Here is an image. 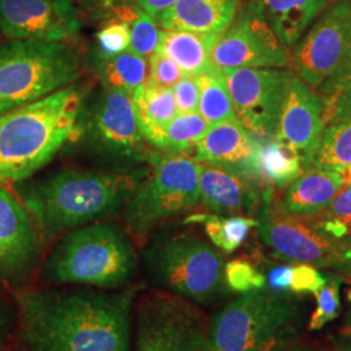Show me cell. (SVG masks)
Returning a JSON list of instances; mask_svg holds the SVG:
<instances>
[{"instance_id": "obj_9", "label": "cell", "mask_w": 351, "mask_h": 351, "mask_svg": "<svg viewBox=\"0 0 351 351\" xmlns=\"http://www.w3.org/2000/svg\"><path fill=\"white\" fill-rule=\"evenodd\" d=\"M75 133L111 169L136 168L155 155L142 136L133 98L124 91L101 88L91 101L82 103Z\"/></svg>"}, {"instance_id": "obj_22", "label": "cell", "mask_w": 351, "mask_h": 351, "mask_svg": "<svg viewBox=\"0 0 351 351\" xmlns=\"http://www.w3.org/2000/svg\"><path fill=\"white\" fill-rule=\"evenodd\" d=\"M221 34L160 30L156 51L173 60L184 75H199L213 69L211 53Z\"/></svg>"}, {"instance_id": "obj_34", "label": "cell", "mask_w": 351, "mask_h": 351, "mask_svg": "<svg viewBox=\"0 0 351 351\" xmlns=\"http://www.w3.org/2000/svg\"><path fill=\"white\" fill-rule=\"evenodd\" d=\"M226 288L233 293H249L263 289L265 276L249 261L234 259L224 265Z\"/></svg>"}, {"instance_id": "obj_29", "label": "cell", "mask_w": 351, "mask_h": 351, "mask_svg": "<svg viewBox=\"0 0 351 351\" xmlns=\"http://www.w3.org/2000/svg\"><path fill=\"white\" fill-rule=\"evenodd\" d=\"M326 125L351 119V53L339 69L319 86Z\"/></svg>"}, {"instance_id": "obj_26", "label": "cell", "mask_w": 351, "mask_h": 351, "mask_svg": "<svg viewBox=\"0 0 351 351\" xmlns=\"http://www.w3.org/2000/svg\"><path fill=\"white\" fill-rule=\"evenodd\" d=\"M300 158L275 138L261 142L258 154V172L261 181L267 186L284 188L303 173Z\"/></svg>"}, {"instance_id": "obj_39", "label": "cell", "mask_w": 351, "mask_h": 351, "mask_svg": "<svg viewBox=\"0 0 351 351\" xmlns=\"http://www.w3.org/2000/svg\"><path fill=\"white\" fill-rule=\"evenodd\" d=\"M16 324L17 319L14 306L0 295V351H8Z\"/></svg>"}, {"instance_id": "obj_2", "label": "cell", "mask_w": 351, "mask_h": 351, "mask_svg": "<svg viewBox=\"0 0 351 351\" xmlns=\"http://www.w3.org/2000/svg\"><path fill=\"white\" fill-rule=\"evenodd\" d=\"M149 172L147 167L97 172L63 171L20 184L17 190L40 239L46 241L124 210Z\"/></svg>"}, {"instance_id": "obj_16", "label": "cell", "mask_w": 351, "mask_h": 351, "mask_svg": "<svg viewBox=\"0 0 351 351\" xmlns=\"http://www.w3.org/2000/svg\"><path fill=\"white\" fill-rule=\"evenodd\" d=\"M80 29L73 0H0V32L10 39L66 43Z\"/></svg>"}, {"instance_id": "obj_11", "label": "cell", "mask_w": 351, "mask_h": 351, "mask_svg": "<svg viewBox=\"0 0 351 351\" xmlns=\"http://www.w3.org/2000/svg\"><path fill=\"white\" fill-rule=\"evenodd\" d=\"M134 308L136 351H211L208 326L191 302L154 289Z\"/></svg>"}, {"instance_id": "obj_3", "label": "cell", "mask_w": 351, "mask_h": 351, "mask_svg": "<svg viewBox=\"0 0 351 351\" xmlns=\"http://www.w3.org/2000/svg\"><path fill=\"white\" fill-rule=\"evenodd\" d=\"M139 259L130 234L112 223L71 230L39 267L43 287H90L119 290L134 285Z\"/></svg>"}, {"instance_id": "obj_10", "label": "cell", "mask_w": 351, "mask_h": 351, "mask_svg": "<svg viewBox=\"0 0 351 351\" xmlns=\"http://www.w3.org/2000/svg\"><path fill=\"white\" fill-rule=\"evenodd\" d=\"M261 206V217L256 226L261 239L277 258L351 271V241L332 237L311 216H297L281 211L274 203L272 186L264 190Z\"/></svg>"}, {"instance_id": "obj_41", "label": "cell", "mask_w": 351, "mask_h": 351, "mask_svg": "<svg viewBox=\"0 0 351 351\" xmlns=\"http://www.w3.org/2000/svg\"><path fill=\"white\" fill-rule=\"evenodd\" d=\"M291 280V265H280L272 268L265 277L267 289L275 293H288Z\"/></svg>"}, {"instance_id": "obj_44", "label": "cell", "mask_w": 351, "mask_h": 351, "mask_svg": "<svg viewBox=\"0 0 351 351\" xmlns=\"http://www.w3.org/2000/svg\"><path fill=\"white\" fill-rule=\"evenodd\" d=\"M342 176H343L345 184H346V185H351V167L346 168V169L342 172Z\"/></svg>"}, {"instance_id": "obj_17", "label": "cell", "mask_w": 351, "mask_h": 351, "mask_svg": "<svg viewBox=\"0 0 351 351\" xmlns=\"http://www.w3.org/2000/svg\"><path fill=\"white\" fill-rule=\"evenodd\" d=\"M326 130L324 107L319 93L290 73L276 132L272 138L284 143L310 169Z\"/></svg>"}, {"instance_id": "obj_32", "label": "cell", "mask_w": 351, "mask_h": 351, "mask_svg": "<svg viewBox=\"0 0 351 351\" xmlns=\"http://www.w3.org/2000/svg\"><path fill=\"white\" fill-rule=\"evenodd\" d=\"M117 13V21L125 23L130 32V50L149 59L158 49L160 29L155 19L143 12L136 4L123 5Z\"/></svg>"}, {"instance_id": "obj_4", "label": "cell", "mask_w": 351, "mask_h": 351, "mask_svg": "<svg viewBox=\"0 0 351 351\" xmlns=\"http://www.w3.org/2000/svg\"><path fill=\"white\" fill-rule=\"evenodd\" d=\"M75 88L0 113V182L20 184L51 162L75 134L82 107Z\"/></svg>"}, {"instance_id": "obj_33", "label": "cell", "mask_w": 351, "mask_h": 351, "mask_svg": "<svg viewBox=\"0 0 351 351\" xmlns=\"http://www.w3.org/2000/svg\"><path fill=\"white\" fill-rule=\"evenodd\" d=\"M339 285H341L339 277H329V280H326V285L319 291L314 293L316 307L310 317V323H308L310 330H319L339 316L341 313Z\"/></svg>"}, {"instance_id": "obj_36", "label": "cell", "mask_w": 351, "mask_h": 351, "mask_svg": "<svg viewBox=\"0 0 351 351\" xmlns=\"http://www.w3.org/2000/svg\"><path fill=\"white\" fill-rule=\"evenodd\" d=\"M182 77L181 68L162 52L155 51L149 58L147 81L164 88H173Z\"/></svg>"}, {"instance_id": "obj_1", "label": "cell", "mask_w": 351, "mask_h": 351, "mask_svg": "<svg viewBox=\"0 0 351 351\" xmlns=\"http://www.w3.org/2000/svg\"><path fill=\"white\" fill-rule=\"evenodd\" d=\"M145 285L19 289L13 293L24 351H132L133 311Z\"/></svg>"}, {"instance_id": "obj_27", "label": "cell", "mask_w": 351, "mask_h": 351, "mask_svg": "<svg viewBox=\"0 0 351 351\" xmlns=\"http://www.w3.org/2000/svg\"><path fill=\"white\" fill-rule=\"evenodd\" d=\"M197 78L199 84L198 113L210 126L226 121H239L223 72L213 66V69L197 75Z\"/></svg>"}, {"instance_id": "obj_42", "label": "cell", "mask_w": 351, "mask_h": 351, "mask_svg": "<svg viewBox=\"0 0 351 351\" xmlns=\"http://www.w3.org/2000/svg\"><path fill=\"white\" fill-rule=\"evenodd\" d=\"M143 12L147 13L152 19L156 17L172 7L177 0H132Z\"/></svg>"}, {"instance_id": "obj_35", "label": "cell", "mask_w": 351, "mask_h": 351, "mask_svg": "<svg viewBox=\"0 0 351 351\" xmlns=\"http://www.w3.org/2000/svg\"><path fill=\"white\" fill-rule=\"evenodd\" d=\"M98 50L104 55H119L130 50V32L125 23L113 20L97 34Z\"/></svg>"}, {"instance_id": "obj_30", "label": "cell", "mask_w": 351, "mask_h": 351, "mask_svg": "<svg viewBox=\"0 0 351 351\" xmlns=\"http://www.w3.org/2000/svg\"><path fill=\"white\" fill-rule=\"evenodd\" d=\"M211 126L198 112L178 113L164 126L156 149L167 154H186L195 150L197 143Z\"/></svg>"}, {"instance_id": "obj_18", "label": "cell", "mask_w": 351, "mask_h": 351, "mask_svg": "<svg viewBox=\"0 0 351 351\" xmlns=\"http://www.w3.org/2000/svg\"><path fill=\"white\" fill-rule=\"evenodd\" d=\"M259 149L261 142L239 121H226L207 130L197 143L195 159L199 163L216 165L261 181L258 172Z\"/></svg>"}, {"instance_id": "obj_38", "label": "cell", "mask_w": 351, "mask_h": 351, "mask_svg": "<svg viewBox=\"0 0 351 351\" xmlns=\"http://www.w3.org/2000/svg\"><path fill=\"white\" fill-rule=\"evenodd\" d=\"M178 113L198 112L199 84L197 75H184L173 86Z\"/></svg>"}, {"instance_id": "obj_37", "label": "cell", "mask_w": 351, "mask_h": 351, "mask_svg": "<svg viewBox=\"0 0 351 351\" xmlns=\"http://www.w3.org/2000/svg\"><path fill=\"white\" fill-rule=\"evenodd\" d=\"M326 284V278L311 264L300 263L291 267L290 290L297 294L316 293Z\"/></svg>"}, {"instance_id": "obj_40", "label": "cell", "mask_w": 351, "mask_h": 351, "mask_svg": "<svg viewBox=\"0 0 351 351\" xmlns=\"http://www.w3.org/2000/svg\"><path fill=\"white\" fill-rule=\"evenodd\" d=\"M322 213L326 217L339 220L351 226V185L341 194H337V197Z\"/></svg>"}, {"instance_id": "obj_6", "label": "cell", "mask_w": 351, "mask_h": 351, "mask_svg": "<svg viewBox=\"0 0 351 351\" xmlns=\"http://www.w3.org/2000/svg\"><path fill=\"white\" fill-rule=\"evenodd\" d=\"M80 55L65 42L10 39L0 45V113L73 84Z\"/></svg>"}, {"instance_id": "obj_43", "label": "cell", "mask_w": 351, "mask_h": 351, "mask_svg": "<svg viewBox=\"0 0 351 351\" xmlns=\"http://www.w3.org/2000/svg\"><path fill=\"white\" fill-rule=\"evenodd\" d=\"M348 314L345 317L343 326L339 329V337H341V349L343 351H351V290L348 293Z\"/></svg>"}, {"instance_id": "obj_5", "label": "cell", "mask_w": 351, "mask_h": 351, "mask_svg": "<svg viewBox=\"0 0 351 351\" xmlns=\"http://www.w3.org/2000/svg\"><path fill=\"white\" fill-rule=\"evenodd\" d=\"M303 310L287 293L268 289L241 294L213 315L211 351H278L301 330Z\"/></svg>"}, {"instance_id": "obj_46", "label": "cell", "mask_w": 351, "mask_h": 351, "mask_svg": "<svg viewBox=\"0 0 351 351\" xmlns=\"http://www.w3.org/2000/svg\"><path fill=\"white\" fill-rule=\"evenodd\" d=\"M12 351H14V350H12Z\"/></svg>"}, {"instance_id": "obj_28", "label": "cell", "mask_w": 351, "mask_h": 351, "mask_svg": "<svg viewBox=\"0 0 351 351\" xmlns=\"http://www.w3.org/2000/svg\"><path fill=\"white\" fill-rule=\"evenodd\" d=\"M185 223H199L204 226L206 234L220 250L233 252L247 239L251 229L258 226V220L242 215L221 216L217 213L191 215Z\"/></svg>"}, {"instance_id": "obj_12", "label": "cell", "mask_w": 351, "mask_h": 351, "mask_svg": "<svg viewBox=\"0 0 351 351\" xmlns=\"http://www.w3.org/2000/svg\"><path fill=\"white\" fill-rule=\"evenodd\" d=\"M211 62L220 71L281 68L288 65V52L263 12L251 1L239 8L216 42Z\"/></svg>"}, {"instance_id": "obj_25", "label": "cell", "mask_w": 351, "mask_h": 351, "mask_svg": "<svg viewBox=\"0 0 351 351\" xmlns=\"http://www.w3.org/2000/svg\"><path fill=\"white\" fill-rule=\"evenodd\" d=\"M132 98L142 136L149 145L156 146L164 126L178 114L173 88H164L146 81Z\"/></svg>"}, {"instance_id": "obj_8", "label": "cell", "mask_w": 351, "mask_h": 351, "mask_svg": "<svg viewBox=\"0 0 351 351\" xmlns=\"http://www.w3.org/2000/svg\"><path fill=\"white\" fill-rule=\"evenodd\" d=\"M221 255L188 236L156 239L143 254L152 287L189 302L207 304L228 295Z\"/></svg>"}, {"instance_id": "obj_7", "label": "cell", "mask_w": 351, "mask_h": 351, "mask_svg": "<svg viewBox=\"0 0 351 351\" xmlns=\"http://www.w3.org/2000/svg\"><path fill=\"white\" fill-rule=\"evenodd\" d=\"M152 169L124 207L126 232L137 241L147 239L165 221L189 213L201 201L202 164L186 154H155Z\"/></svg>"}, {"instance_id": "obj_23", "label": "cell", "mask_w": 351, "mask_h": 351, "mask_svg": "<svg viewBox=\"0 0 351 351\" xmlns=\"http://www.w3.org/2000/svg\"><path fill=\"white\" fill-rule=\"evenodd\" d=\"M328 0H252L285 47H293Z\"/></svg>"}, {"instance_id": "obj_14", "label": "cell", "mask_w": 351, "mask_h": 351, "mask_svg": "<svg viewBox=\"0 0 351 351\" xmlns=\"http://www.w3.org/2000/svg\"><path fill=\"white\" fill-rule=\"evenodd\" d=\"M351 53V1L337 0L302 38L293 53L295 75L319 88Z\"/></svg>"}, {"instance_id": "obj_24", "label": "cell", "mask_w": 351, "mask_h": 351, "mask_svg": "<svg viewBox=\"0 0 351 351\" xmlns=\"http://www.w3.org/2000/svg\"><path fill=\"white\" fill-rule=\"evenodd\" d=\"M91 66L103 88L124 91L129 95L142 88L149 77L147 59L132 50L112 56L95 51Z\"/></svg>"}, {"instance_id": "obj_45", "label": "cell", "mask_w": 351, "mask_h": 351, "mask_svg": "<svg viewBox=\"0 0 351 351\" xmlns=\"http://www.w3.org/2000/svg\"><path fill=\"white\" fill-rule=\"evenodd\" d=\"M291 351H319V350H313V349H300V350H291Z\"/></svg>"}, {"instance_id": "obj_15", "label": "cell", "mask_w": 351, "mask_h": 351, "mask_svg": "<svg viewBox=\"0 0 351 351\" xmlns=\"http://www.w3.org/2000/svg\"><path fill=\"white\" fill-rule=\"evenodd\" d=\"M40 264L37 226L20 199L0 185V295L26 288Z\"/></svg>"}, {"instance_id": "obj_19", "label": "cell", "mask_w": 351, "mask_h": 351, "mask_svg": "<svg viewBox=\"0 0 351 351\" xmlns=\"http://www.w3.org/2000/svg\"><path fill=\"white\" fill-rule=\"evenodd\" d=\"M261 185V181L224 168L211 164L201 165V201L221 216L254 213L263 201Z\"/></svg>"}, {"instance_id": "obj_31", "label": "cell", "mask_w": 351, "mask_h": 351, "mask_svg": "<svg viewBox=\"0 0 351 351\" xmlns=\"http://www.w3.org/2000/svg\"><path fill=\"white\" fill-rule=\"evenodd\" d=\"M351 167V119L324 130L313 168L343 172Z\"/></svg>"}, {"instance_id": "obj_21", "label": "cell", "mask_w": 351, "mask_h": 351, "mask_svg": "<svg viewBox=\"0 0 351 351\" xmlns=\"http://www.w3.org/2000/svg\"><path fill=\"white\" fill-rule=\"evenodd\" d=\"M345 185L342 172L307 169L290 184L277 207L297 216H315L326 210Z\"/></svg>"}, {"instance_id": "obj_13", "label": "cell", "mask_w": 351, "mask_h": 351, "mask_svg": "<svg viewBox=\"0 0 351 351\" xmlns=\"http://www.w3.org/2000/svg\"><path fill=\"white\" fill-rule=\"evenodd\" d=\"M239 124L258 139L275 136L291 72L274 68L221 71Z\"/></svg>"}, {"instance_id": "obj_20", "label": "cell", "mask_w": 351, "mask_h": 351, "mask_svg": "<svg viewBox=\"0 0 351 351\" xmlns=\"http://www.w3.org/2000/svg\"><path fill=\"white\" fill-rule=\"evenodd\" d=\"M239 0H177L156 17L164 30L223 34L239 11Z\"/></svg>"}]
</instances>
